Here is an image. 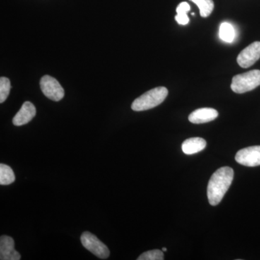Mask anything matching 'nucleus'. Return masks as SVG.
<instances>
[{"instance_id": "nucleus-1", "label": "nucleus", "mask_w": 260, "mask_h": 260, "mask_svg": "<svg viewBox=\"0 0 260 260\" xmlns=\"http://www.w3.org/2000/svg\"><path fill=\"white\" fill-rule=\"evenodd\" d=\"M234 176V170L229 167L215 171L208 185V198L210 205L215 206L221 202L232 184Z\"/></svg>"}, {"instance_id": "nucleus-2", "label": "nucleus", "mask_w": 260, "mask_h": 260, "mask_svg": "<svg viewBox=\"0 0 260 260\" xmlns=\"http://www.w3.org/2000/svg\"><path fill=\"white\" fill-rule=\"evenodd\" d=\"M168 93L169 91L165 87L152 89L135 99L132 104V109L135 112H143L158 107L164 102Z\"/></svg>"}, {"instance_id": "nucleus-3", "label": "nucleus", "mask_w": 260, "mask_h": 260, "mask_svg": "<svg viewBox=\"0 0 260 260\" xmlns=\"http://www.w3.org/2000/svg\"><path fill=\"white\" fill-rule=\"evenodd\" d=\"M260 85V70H254L233 78L231 88L234 93H244Z\"/></svg>"}, {"instance_id": "nucleus-4", "label": "nucleus", "mask_w": 260, "mask_h": 260, "mask_svg": "<svg viewBox=\"0 0 260 260\" xmlns=\"http://www.w3.org/2000/svg\"><path fill=\"white\" fill-rule=\"evenodd\" d=\"M82 244L87 250L100 259H106L110 255V251L106 244L91 233L84 232L80 237Z\"/></svg>"}, {"instance_id": "nucleus-5", "label": "nucleus", "mask_w": 260, "mask_h": 260, "mask_svg": "<svg viewBox=\"0 0 260 260\" xmlns=\"http://www.w3.org/2000/svg\"><path fill=\"white\" fill-rule=\"evenodd\" d=\"M40 87L44 95L54 102H59L64 96V90L60 84L49 75L42 77Z\"/></svg>"}, {"instance_id": "nucleus-6", "label": "nucleus", "mask_w": 260, "mask_h": 260, "mask_svg": "<svg viewBox=\"0 0 260 260\" xmlns=\"http://www.w3.org/2000/svg\"><path fill=\"white\" fill-rule=\"evenodd\" d=\"M236 160L241 165L254 167L260 166V146H251L237 152Z\"/></svg>"}, {"instance_id": "nucleus-7", "label": "nucleus", "mask_w": 260, "mask_h": 260, "mask_svg": "<svg viewBox=\"0 0 260 260\" xmlns=\"http://www.w3.org/2000/svg\"><path fill=\"white\" fill-rule=\"evenodd\" d=\"M260 58V42H253L241 51L237 57V62L243 68H248Z\"/></svg>"}, {"instance_id": "nucleus-8", "label": "nucleus", "mask_w": 260, "mask_h": 260, "mask_svg": "<svg viewBox=\"0 0 260 260\" xmlns=\"http://www.w3.org/2000/svg\"><path fill=\"white\" fill-rule=\"evenodd\" d=\"M21 256L15 249V242L13 238L2 236L0 238V259L20 260Z\"/></svg>"}, {"instance_id": "nucleus-9", "label": "nucleus", "mask_w": 260, "mask_h": 260, "mask_svg": "<svg viewBox=\"0 0 260 260\" xmlns=\"http://www.w3.org/2000/svg\"><path fill=\"white\" fill-rule=\"evenodd\" d=\"M37 114L35 106L30 102L24 103L21 109L13 118V124L15 126H23L28 124Z\"/></svg>"}, {"instance_id": "nucleus-10", "label": "nucleus", "mask_w": 260, "mask_h": 260, "mask_svg": "<svg viewBox=\"0 0 260 260\" xmlns=\"http://www.w3.org/2000/svg\"><path fill=\"white\" fill-rule=\"evenodd\" d=\"M218 116V111L212 108H201L191 112L189 121L193 124H204L215 120Z\"/></svg>"}, {"instance_id": "nucleus-11", "label": "nucleus", "mask_w": 260, "mask_h": 260, "mask_svg": "<svg viewBox=\"0 0 260 260\" xmlns=\"http://www.w3.org/2000/svg\"><path fill=\"white\" fill-rule=\"evenodd\" d=\"M206 145V141L203 138H191L183 142L181 149L186 155H192L204 150Z\"/></svg>"}, {"instance_id": "nucleus-12", "label": "nucleus", "mask_w": 260, "mask_h": 260, "mask_svg": "<svg viewBox=\"0 0 260 260\" xmlns=\"http://www.w3.org/2000/svg\"><path fill=\"white\" fill-rule=\"evenodd\" d=\"M15 181V176L12 168L5 164H0V184L9 185Z\"/></svg>"}, {"instance_id": "nucleus-13", "label": "nucleus", "mask_w": 260, "mask_h": 260, "mask_svg": "<svg viewBox=\"0 0 260 260\" xmlns=\"http://www.w3.org/2000/svg\"><path fill=\"white\" fill-rule=\"evenodd\" d=\"M177 15L175 16L176 21L180 25H185L189 23V18L187 16V12L190 10V5L186 2L180 3L177 8Z\"/></svg>"}, {"instance_id": "nucleus-14", "label": "nucleus", "mask_w": 260, "mask_h": 260, "mask_svg": "<svg viewBox=\"0 0 260 260\" xmlns=\"http://www.w3.org/2000/svg\"><path fill=\"white\" fill-rule=\"evenodd\" d=\"M219 37L223 42L232 43L235 39V30L232 24L223 23L220 25Z\"/></svg>"}, {"instance_id": "nucleus-15", "label": "nucleus", "mask_w": 260, "mask_h": 260, "mask_svg": "<svg viewBox=\"0 0 260 260\" xmlns=\"http://www.w3.org/2000/svg\"><path fill=\"white\" fill-rule=\"evenodd\" d=\"M194 4L198 5L200 9V15L203 18L210 16L214 9L213 0H190Z\"/></svg>"}, {"instance_id": "nucleus-16", "label": "nucleus", "mask_w": 260, "mask_h": 260, "mask_svg": "<svg viewBox=\"0 0 260 260\" xmlns=\"http://www.w3.org/2000/svg\"><path fill=\"white\" fill-rule=\"evenodd\" d=\"M10 88V81L8 78L5 77H1L0 78V103L3 104L8 99L9 95Z\"/></svg>"}, {"instance_id": "nucleus-17", "label": "nucleus", "mask_w": 260, "mask_h": 260, "mask_svg": "<svg viewBox=\"0 0 260 260\" xmlns=\"http://www.w3.org/2000/svg\"><path fill=\"white\" fill-rule=\"evenodd\" d=\"M164 259V251L154 249L145 251L138 258V260H162Z\"/></svg>"}, {"instance_id": "nucleus-18", "label": "nucleus", "mask_w": 260, "mask_h": 260, "mask_svg": "<svg viewBox=\"0 0 260 260\" xmlns=\"http://www.w3.org/2000/svg\"><path fill=\"white\" fill-rule=\"evenodd\" d=\"M162 251H167V248H165V247L162 248Z\"/></svg>"}]
</instances>
